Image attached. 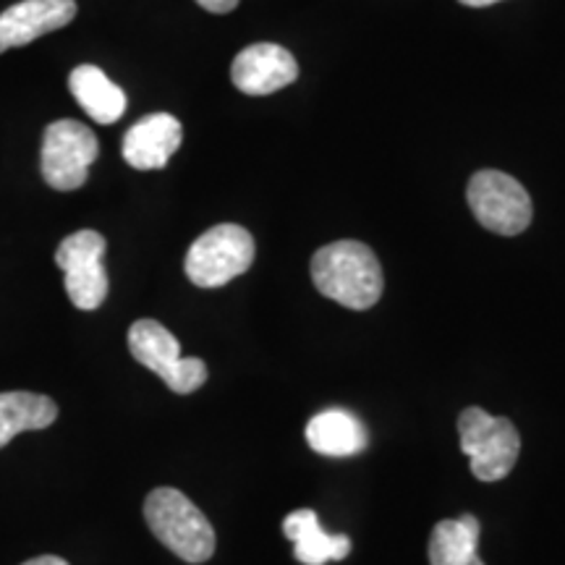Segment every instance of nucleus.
<instances>
[{"label":"nucleus","mask_w":565,"mask_h":565,"mask_svg":"<svg viewBox=\"0 0 565 565\" xmlns=\"http://www.w3.org/2000/svg\"><path fill=\"white\" fill-rule=\"evenodd\" d=\"M315 288L353 312H364L380 301L385 288L383 267L362 242H335L312 257Z\"/></svg>","instance_id":"nucleus-1"},{"label":"nucleus","mask_w":565,"mask_h":565,"mask_svg":"<svg viewBox=\"0 0 565 565\" xmlns=\"http://www.w3.org/2000/svg\"><path fill=\"white\" fill-rule=\"evenodd\" d=\"M145 519L150 532L186 563H204L215 555L217 536L200 508L173 487H158L147 494Z\"/></svg>","instance_id":"nucleus-2"},{"label":"nucleus","mask_w":565,"mask_h":565,"mask_svg":"<svg viewBox=\"0 0 565 565\" xmlns=\"http://www.w3.org/2000/svg\"><path fill=\"white\" fill-rule=\"evenodd\" d=\"M463 456L471 458V475L479 482H500L513 471L521 454V435L505 416H492L471 406L458 416Z\"/></svg>","instance_id":"nucleus-3"},{"label":"nucleus","mask_w":565,"mask_h":565,"mask_svg":"<svg viewBox=\"0 0 565 565\" xmlns=\"http://www.w3.org/2000/svg\"><path fill=\"white\" fill-rule=\"evenodd\" d=\"M252 233L236 223L204 231L186 252V275L200 288H221L254 263Z\"/></svg>","instance_id":"nucleus-4"},{"label":"nucleus","mask_w":565,"mask_h":565,"mask_svg":"<svg viewBox=\"0 0 565 565\" xmlns=\"http://www.w3.org/2000/svg\"><path fill=\"white\" fill-rule=\"evenodd\" d=\"M131 356L152 370L173 393L189 395L207 383V364L202 359L181 356V345L158 320H137L129 330Z\"/></svg>","instance_id":"nucleus-5"},{"label":"nucleus","mask_w":565,"mask_h":565,"mask_svg":"<svg viewBox=\"0 0 565 565\" xmlns=\"http://www.w3.org/2000/svg\"><path fill=\"white\" fill-rule=\"evenodd\" d=\"M466 200L479 225L498 236H519L534 217L532 196L503 171H479L471 175Z\"/></svg>","instance_id":"nucleus-6"},{"label":"nucleus","mask_w":565,"mask_h":565,"mask_svg":"<svg viewBox=\"0 0 565 565\" xmlns=\"http://www.w3.org/2000/svg\"><path fill=\"white\" fill-rule=\"evenodd\" d=\"M100 145L95 131L74 118L53 121L42 139V179L55 192H74L87 183L89 166L97 160Z\"/></svg>","instance_id":"nucleus-7"},{"label":"nucleus","mask_w":565,"mask_h":565,"mask_svg":"<svg viewBox=\"0 0 565 565\" xmlns=\"http://www.w3.org/2000/svg\"><path fill=\"white\" fill-rule=\"evenodd\" d=\"M105 249L108 244L103 233L84 228L63 238L55 252V263L66 278L68 299L82 312H92L108 299V273L103 265Z\"/></svg>","instance_id":"nucleus-8"},{"label":"nucleus","mask_w":565,"mask_h":565,"mask_svg":"<svg viewBox=\"0 0 565 565\" xmlns=\"http://www.w3.org/2000/svg\"><path fill=\"white\" fill-rule=\"evenodd\" d=\"M299 76V63L282 45L275 42H257L244 47L231 66V79L244 95H273Z\"/></svg>","instance_id":"nucleus-9"},{"label":"nucleus","mask_w":565,"mask_h":565,"mask_svg":"<svg viewBox=\"0 0 565 565\" xmlns=\"http://www.w3.org/2000/svg\"><path fill=\"white\" fill-rule=\"evenodd\" d=\"M76 17L74 0H24L0 13V53L24 47L42 34L68 26Z\"/></svg>","instance_id":"nucleus-10"},{"label":"nucleus","mask_w":565,"mask_h":565,"mask_svg":"<svg viewBox=\"0 0 565 565\" xmlns=\"http://www.w3.org/2000/svg\"><path fill=\"white\" fill-rule=\"evenodd\" d=\"M183 139L181 121L171 113H152L139 118L124 137V160L137 171H158L179 152Z\"/></svg>","instance_id":"nucleus-11"},{"label":"nucleus","mask_w":565,"mask_h":565,"mask_svg":"<svg viewBox=\"0 0 565 565\" xmlns=\"http://www.w3.org/2000/svg\"><path fill=\"white\" fill-rule=\"evenodd\" d=\"M282 534L294 542L296 561L303 565H324L330 561H343L351 553V540L345 534H328L320 526L315 511L303 508L294 511L282 521Z\"/></svg>","instance_id":"nucleus-12"},{"label":"nucleus","mask_w":565,"mask_h":565,"mask_svg":"<svg viewBox=\"0 0 565 565\" xmlns=\"http://www.w3.org/2000/svg\"><path fill=\"white\" fill-rule=\"evenodd\" d=\"M68 89L95 124L110 126L126 113V92L113 84L103 68L89 66V63L71 71Z\"/></svg>","instance_id":"nucleus-13"},{"label":"nucleus","mask_w":565,"mask_h":565,"mask_svg":"<svg viewBox=\"0 0 565 565\" xmlns=\"http://www.w3.org/2000/svg\"><path fill=\"white\" fill-rule=\"evenodd\" d=\"M307 443L320 456L349 458L366 448V429L343 408H328L307 424Z\"/></svg>","instance_id":"nucleus-14"},{"label":"nucleus","mask_w":565,"mask_h":565,"mask_svg":"<svg viewBox=\"0 0 565 565\" xmlns=\"http://www.w3.org/2000/svg\"><path fill=\"white\" fill-rule=\"evenodd\" d=\"M58 419V406L53 398L26 391L0 393V448L13 437L32 429H47Z\"/></svg>","instance_id":"nucleus-15"},{"label":"nucleus","mask_w":565,"mask_h":565,"mask_svg":"<svg viewBox=\"0 0 565 565\" xmlns=\"http://www.w3.org/2000/svg\"><path fill=\"white\" fill-rule=\"evenodd\" d=\"M479 526L477 515L445 519L429 536V563L433 565H469L479 555Z\"/></svg>","instance_id":"nucleus-16"},{"label":"nucleus","mask_w":565,"mask_h":565,"mask_svg":"<svg viewBox=\"0 0 565 565\" xmlns=\"http://www.w3.org/2000/svg\"><path fill=\"white\" fill-rule=\"evenodd\" d=\"M196 3L210 13H231L242 0H196Z\"/></svg>","instance_id":"nucleus-17"},{"label":"nucleus","mask_w":565,"mask_h":565,"mask_svg":"<svg viewBox=\"0 0 565 565\" xmlns=\"http://www.w3.org/2000/svg\"><path fill=\"white\" fill-rule=\"evenodd\" d=\"M21 565H68V563L63 561V557H55V555H40V557H34V561H26Z\"/></svg>","instance_id":"nucleus-18"},{"label":"nucleus","mask_w":565,"mask_h":565,"mask_svg":"<svg viewBox=\"0 0 565 565\" xmlns=\"http://www.w3.org/2000/svg\"><path fill=\"white\" fill-rule=\"evenodd\" d=\"M458 3H463V6H471V9H484V6L500 3V0H458Z\"/></svg>","instance_id":"nucleus-19"},{"label":"nucleus","mask_w":565,"mask_h":565,"mask_svg":"<svg viewBox=\"0 0 565 565\" xmlns=\"http://www.w3.org/2000/svg\"><path fill=\"white\" fill-rule=\"evenodd\" d=\"M469 565H484V561H482V557H479V555H477V557H475V561H471Z\"/></svg>","instance_id":"nucleus-20"}]
</instances>
